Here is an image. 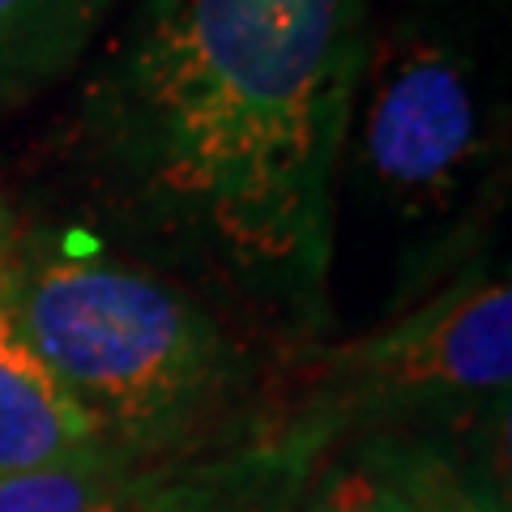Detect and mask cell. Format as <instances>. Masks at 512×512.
<instances>
[{
	"mask_svg": "<svg viewBox=\"0 0 512 512\" xmlns=\"http://www.w3.org/2000/svg\"><path fill=\"white\" fill-rule=\"evenodd\" d=\"M325 393L342 402L470 406L504 402L512 380V291L504 278H461L389 329L320 359Z\"/></svg>",
	"mask_w": 512,
	"mask_h": 512,
	"instance_id": "4",
	"label": "cell"
},
{
	"mask_svg": "<svg viewBox=\"0 0 512 512\" xmlns=\"http://www.w3.org/2000/svg\"><path fill=\"white\" fill-rule=\"evenodd\" d=\"M107 444L0 303V474L39 470Z\"/></svg>",
	"mask_w": 512,
	"mask_h": 512,
	"instance_id": "5",
	"label": "cell"
},
{
	"mask_svg": "<svg viewBox=\"0 0 512 512\" xmlns=\"http://www.w3.org/2000/svg\"><path fill=\"white\" fill-rule=\"evenodd\" d=\"M410 504H414V500H410ZM414 512H423V508H414Z\"/></svg>",
	"mask_w": 512,
	"mask_h": 512,
	"instance_id": "10",
	"label": "cell"
},
{
	"mask_svg": "<svg viewBox=\"0 0 512 512\" xmlns=\"http://www.w3.org/2000/svg\"><path fill=\"white\" fill-rule=\"evenodd\" d=\"M0 303L120 453H154L227 402L244 359L210 303L146 265L0 231Z\"/></svg>",
	"mask_w": 512,
	"mask_h": 512,
	"instance_id": "2",
	"label": "cell"
},
{
	"mask_svg": "<svg viewBox=\"0 0 512 512\" xmlns=\"http://www.w3.org/2000/svg\"><path fill=\"white\" fill-rule=\"evenodd\" d=\"M146 500L128 453L116 444L39 470L0 474V512H146Z\"/></svg>",
	"mask_w": 512,
	"mask_h": 512,
	"instance_id": "7",
	"label": "cell"
},
{
	"mask_svg": "<svg viewBox=\"0 0 512 512\" xmlns=\"http://www.w3.org/2000/svg\"><path fill=\"white\" fill-rule=\"evenodd\" d=\"M116 0H0V103H22L77 69Z\"/></svg>",
	"mask_w": 512,
	"mask_h": 512,
	"instance_id": "6",
	"label": "cell"
},
{
	"mask_svg": "<svg viewBox=\"0 0 512 512\" xmlns=\"http://www.w3.org/2000/svg\"><path fill=\"white\" fill-rule=\"evenodd\" d=\"M303 512H414L393 461H355L333 470Z\"/></svg>",
	"mask_w": 512,
	"mask_h": 512,
	"instance_id": "8",
	"label": "cell"
},
{
	"mask_svg": "<svg viewBox=\"0 0 512 512\" xmlns=\"http://www.w3.org/2000/svg\"><path fill=\"white\" fill-rule=\"evenodd\" d=\"M146 512H231L214 500H192V495H171V500H146ZM248 512H269V504H261V495H256V504Z\"/></svg>",
	"mask_w": 512,
	"mask_h": 512,
	"instance_id": "9",
	"label": "cell"
},
{
	"mask_svg": "<svg viewBox=\"0 0 512 512\" xmlns=\"http://www.w3.org/2000/svg\"><path fill=\"white\" fill-rule=\"evenodd\" d=\"M372 0H141L82 103L120 205L265 320L329 316Z\"/></svg>",
	"mask_w": 512,
	"mask_h": 512,
	"instance_id": "1",
	"label": "cell"
},
{
	"mask_svg": "<svg viewBox=\"0 0 512 512\" xmlns=\"http://www.w3.org/2000/svg\"><path fill=\"white\" fill-rule=\"evenodd\" d=\"M495 90L461 35L402 18L372 35L350 116L342 192L419 256L457 244L500 167Z\"/></svg>",
	"mask_w": 512,
	"mask_h": 512,
	"instance_id": "3",
	"label": "cell"
}]
</instances>
